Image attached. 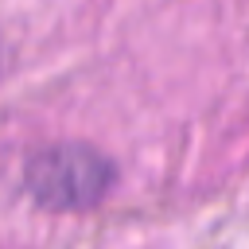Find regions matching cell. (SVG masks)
<instances>
[{
	"instance_id": "1",
	"label": "cell",
	"mask_w": 249,
	"mask_h": 249,
	"mask_svg": "<svg viewBox=\"0 0 249 249\" xmlns=\"http://www.w3.org/2000/svg\"><path fill=\"white\" fill-rule=\"evenodd\" d=\"M113 179H117L113 160L82 140L43 144L23 160V191L35 198V206L58 214L93 210L113 191Z\"/></svg>"
}]
</instances>
